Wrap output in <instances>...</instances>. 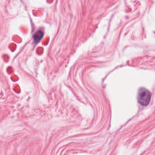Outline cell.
<instances>
[{"label":"cell","instance_id":"7a4b0ae2","mask_svg":"<svg viewBox=\"0 0 155 155\" xmlns=\"http://www.w3.org/2000/svg\"><path fill=\"white\" fill-rule=\"evenodd\" d=\"M43 37V32H41V31H38V32L36 33L34 35V41L36 43H38L40 40L42 39Z\"/></svg>","mask_w":155,"mask_h":155},{"label":"cell","instance_id":"6da1fadb","mask_svg":"<svg viewBox=\"0 0 155 155\" xmlns=\"http://www.w3.org/2000/svg\"><path fill=\"white\" fill-rule=\"evenodd\" d=\"M151 99V94L148 90L141 88L138 91V100L139 104L143 106H147Z\"/></svg>","mask_w":155,"mask_h":155}]
</instances>
